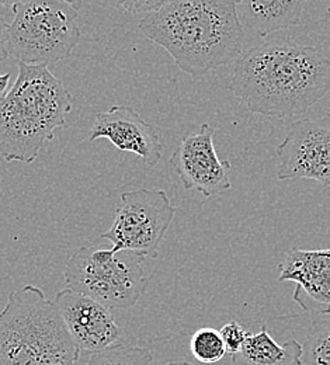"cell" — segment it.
Wrapping results in <instances>:
<instances>
[{
  "label": "cell",
  "instance_id": "obj_8",
  "mask_svg": "<svg viewBox=\"0 0 330 365\" xmlns=\"http://www.w3.org/2000/svg\"><path fill=\"white\" fill-rule=\"evenodd\" d=\"M279 180H314L330 188V113L288 127L276 149Z\"/></svg>",
  "mask_w": 330,
  "mask_h": 365
},
{
  "label": "cell",
  "instance_id": "obj_17",
  "mask_svg": "<svg viewBox=\"0 0 330 365\" xmlns=\"http://www.w3.org/2000/svg\"><path fill=\"white\" fill-rule=\"evenodd\" d=\"M304 363L306 365H330V315L312 323L304 346Z\"/></svg>",
  "mask_w": 330,
  "mask_h": 365
},
{
  "label": "cell",
  "instance_id": "obj_13",
  "mask_svg": "<svg viewBox=\"0 0 330 365\" xmlns=\"http://www.w3.org/2000/svg\"><path fill=\"white\" fill-rule=\"evenodd\" d=\"M304 0L236 1L240 21L259 37H269L289 27L299 26Z\"/></svg>",
  "mask_w": 330,
  "mask_h": 365
},
{
  "label": "cell",
  "instance_id": "obj_14",
  "mask_svg": "<svg viewBox=\"0 0 330 365\" xmlns=\"http://www.w3.org/2000/svg\"><path fill=\"white\" fill-rule=\"evenodd\" d=\"M231 365H304V346L297 340L279 344L263 326L259 333L249 334Z\"/></svg>",
  "mask_w": 330,
  "mask_h": 365
},
{
  "label": "cell",
  "instance_id": "obj_3",
  "mask_svg": "<svg viewBox=\"0 0 330 365\" xmlns=\"http://www.w3.org/2000/svg\"><path fill=\"white\" fill-rule=\"evenodd\" d=\"M71 111V93L48 66L19 63L13 86L0 98L1 158L33 163Z\"/></svg>",
  "mask_w": 330,
  "mask_h": 365
},
{
  "label": "cell",
  "instance_id": "obj_2",
  "mask_svg": "<svg viewBox=\"0 0 330 365\" xmlns=\"http://www.w3.org/2000/svg\"><path fill=\"white\" fill-rule=\"evenodd\" d=\"M140 31L162 46L175 63L198 81L243 55L244 27L236 1L170 0L143 16Z\"/></svg>",
  "mask_w": 330,
  "mask_h": 365
},
{
  "label": "cell",
  "instance_id": "obj_5",
  "mask_svg": "<svg viewBox=\"0 0 330 365\" xmlns=\"http://www.w3.org/2000/svg\"><path fill=\"white\" fill-rule=\"evenodd\" d=\"M11 10L10 23L1 19V58L48 66L68 59L81 41L78 9L72 1H14Z\"/></svg>",
  "mask_w": 330,
  "mask_h": 365
},
{
  "label": "cell",
  "instance_id": "obj_12",
  "mask_svg": "<svg viewBox=\"0 0 330 365\" xmlns=\"http://www.w3.org/2000/svg\"><path fill=\"white\" fill-rule=\"evenodd\" d=\"M279 279L297 284L292 298L305 312L330 315V249L292 247L280 264Z\"/></svg>",
  "mask_w": 330,
  "mask_h": 365
},
{
  "label": "cell",
  "instance_id": "obj_9",
  "mask_svg": "<svg viewBox=\"0 0 330 365\" xmlns=\"http://www.w3.org/2000/svg\"><path fill=\"white\" fill-rule=\"evenodd\" d=\"M214 137L215 131L208 123H204L198 133L182 139L169 159L182 185L204 197H214L231 188L232 166L230 160H222L217 155Z\"/></svg>",
  "mask_w": 330,
  "mask_h": 365
},
{
  "label": "cell",
  "instance_id": "obj_15",
  "mask_svg": "<svg viewBox=\"0 0 330 365\" xmlns=\"http://www.w3.org/2000/svg\"><path fill=\"white\" fill-rule=\"evenodd\" d=\"M153 356L149 349L128 344H113L91 353L85 365H150Z\"/></svg>",
  "mask_w": 330,
  "mask_h": 365
},
{
  "label": "cell",
  "instance_id": "obj_20",
  "mask_svg": "<svg viewBox=\"0 0 330 365\" xmlns=\"http://www.w3.org/2000/svg\"><path fill=\"white\" fill-rule=\"evenodd\" d=\"M9 82H10V73L4 75L0 78V91H1V97L7 96V93L10 91V89L7 88L9 86Z\"/></svg>",
  "mask_w": 330,
  "mask_h": 365
},
{
  "label": "cell",
  "instance_id": "obj_18",
  "mask_svg": "<svg viewBox=\"0 0 330 365\" xmlns=\"http://www.w3.org/2000/svg\"><path fill=\"white\" fill-rule=\"evenodd\" d=\"M221 336L224 339V343H225V347H227V351L228 354H231L232 357L236 356L237 353H240V350L243 349L244 343L247 341L249 339V331H246L243 329V326L232 320V322H228L225 323L222 327H221Z\"/></svg>",
  "mask_w": 330,
  "mask_h": 365
},
{
  "label": "cell",
  "instance_id": "obj_21",
  "mask_svg": "<svg viewBox=\"0 0 330 365\" xmlns=\"http://www.w3.org/2000/svg\"><path fill=\"white\" fill-rule=\"evenodd\" d=\"M165 365H192L187 363V361H173V363H169V364Z\"/></svg>",
  "mask_w": 330,
  "mask_h": 365
},
{
  "label": "cell",
  "instance_id": "obj_7",
  "mask_svg": "<svg viewBox=\"0 0 330 365\" xmlns=\"http://www.w3.org/2000/svg\"><path fill=\"white\" fill-rule=\"evenodd\" d=\"M175 214L176 208L165 190L140 188L123 192L111 228L100 237L111 242L114 252H140L156 259Z\"/></svg>",
  "mask_w": 330,
  "mask_h": 365
},
{
  "label": "cell",
  "instance_id": "obj_16",
  "mask_svg": "<svg viewBox=\"0 0 330 365\" xmlns=\"http://www.w3.org/2000/svg\"><path fill=\"white\" fill-rule=\"evenodd\" d=\"M191 354L204 364H214L221 361L228 354L224 339L220 330L212 327L198 329L190 340Z\"/></svg>",
  "mask_w": 330,
  "mask_h": 365
},
{
  "label": "cell",
  "instance_id": "obj_19",
  "mask_svg": "<svg viewBox=\"0 0 330 365\" xmlns=\"http://www.w3.org/2000/svg\"><path fill=\"white\" fill-rule=\"evenodd\" d=\"M166 0H146V1H141V0H133V1H121L117 3L118 6H121L124 10H127L128 13L133 14H149L153 11H158L159 9L163 7Z\"/></svg>",
  "mask_w": 330,
  "mask_h": 365
},
{
  "label": "cell",
  "instance_id": "obj_11",
  "mask_svg": "<svg viewBox=\"0 0 330 365\" xmlns=\"http://www.w3.org/2000/svg\"><path fill=\"white\" fill-rule=\"evenodd\" d=\"M98 138H107L123 152L135 153L150 168H155L162 158L159 130L128 106H113L108 111L96 115L89 140Z\"/></svg>",
  "mask_w": 330,
  "mask_h": 365
},
{
  "label": "cell",
  "instance_id": "obj_4",
  "mask_svg": "<svg viewBox=\"0 0 330 365\" xmlns=\"http://www.w3.org/2000/svg\"><path fill=\"white\" fill-rule=\"evenodd\" d=\"M81 349L53 301L36 285L9 295L0 315V365H76Z\"/></svg>",
  "mask_w": 330,
  "mask_h": 365
},
{
  "label": "cell",
  "instance_id": "obj_1",
  "mask_svg": "<svg viewBox=\"0 0 330 365\" xmlns=\"http://www.w3.org/2000/svg\"><path fill=\"white\" fill-rule=\"evenodd\" d=\"M228 89L253 114L289 118L329 93L330 59L315 46L272 37L236 61Z\"/></svg>",
  "mask_w": 330,
  "mask_h": 365
},
{
  "label": "cell",
  "instance_id": "obj_6",
  "mask_svg": "<svg viewBox=\"0 0 330 365\" xmlns=\"http://www.w3.org/2000/svg\"><path fill=\"white\" fill-rule=\"evenodd\" d=\"M140 252L78 249L65 266L68 288L83 294L110 309H127L135 305L148 288Z\"/></svg>",
  "mask_w": 330,
  "mask_h": 365
},
{
  "label": "cell",
  "instance_id": "obj_10",
  "mask_svg": "<svg viewBox=\"0 0 330 365\" xmlns=\"http://www.w3.org/2000/svg\"><path fill=\"white\" fill-rule=\"evenodd\" d=\"M53 302L81 350L95 353L115 344L121 330L110 308L71 288L59 291Z\"/></svg>",
  "mask_w": 330,
  "mask_h": 365
}]
</instances>
